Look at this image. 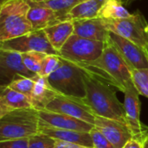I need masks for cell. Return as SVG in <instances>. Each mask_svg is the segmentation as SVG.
<instances>
[{
  "label": "cell",
  "instance_id": "cell-1",
  "mask_svg": "<svg viewBox=\"0 0 148 148\" xmlns=\"http://www.w3.org/2000/svg\"><path fill=\"white\" fill-rule=\"evenodd\" d=\"M77 65L88 74L116 88L122 93L126 87L133 82L132 69L108 42H107L101 56L97 60Z\"/></svg>",
  "mask_w": 148,
  "mask_h": 148
},
{
  "label": "cell",
  "instance_id": "cell-2",
  "mask_svg": "<svg viewBox=\"0 0 148 148\" xmlns=\"http://www.w3.org/2000/svg\"><path fill=\"white\" fill-rule=\"evenodd\" d=\"M84 81L86 95L82 100L93 114L95 116L117 121L127 126L124 106L117 98L114 87L87 72Z\"/></svg>",
  "mask_w": 148,
  "mask_h": 148
},
{
  "label": "cell",
  "instance_id": "cell-3",
  "mask_svg": "<svg viewBox=\"0 0 148 148\" xmlns=\"http://www.w3.org/2000/svg\"><path fill=\"white\" fill-rule=\"evenodd\" d=\"M29 8L28 0H10L0 4V42L33 31L28 18Z\"/></svg>",
  "mask_w": 148,
  "mask_h": 148
},
{
  "label": "cell",
  "instance_id": "cell-4",
  "mask_svg": "<svg viewBox=\"0 0 148 148\" xmlns=\"http://www.w3.org/2000/svg\"><path fill=\"white\" fill-rule=\"evenodd\" d=\"M39 133L38 111L18 109L0 118V141L29 138Z\"/></svg>",
  "mask_w": 148,
  "mask_h": 148
},
{
  "label": "cell",
  "instance_id": "cell-5",
  "mask_svg": "<svg viewBox=\"0 0 148 148\" xmlns=\"http://www.w3.org/2000/svg\"><path fill=\"white\" fill-rule=\"evenodd\" d=\"M85 74L82 67L61 57L59 68L47 78L57 93L83 99L86 95Z\"/></svg>",
  "mask_w": 148,
  "mask_h": 148
},
{
  "label": "cell",
  "instance_id": "cell-6",
  "mask_svg": "<svg viewBox=\"0 0 148 148\" xmlns=\"http://www.w3.org/2000/svg\"><path fill=\"white\" fill-rule=\"evenodd\" d=\"M107 42L95 41L73 34L59 51V56L76 64H85L97 60L102 54Z\"/></svg>",
  "mask_w": 148,
  "mask_h": 148
},
{
  "label": "cell",
  "instance_id": "cell-7",
  "mask_svg": "<svg viewBox=\"0 0 148 148\" xmlns=\"http://www.w3.org/2000/svg\"><path fill=\"white\" fill-rule=\"evenodd\" d=\"M105 21L109 31L134 42L143 49L148 46V24L140 11L132 14L127 18Z\"/></svg>",
  "mask_w": 148,
  "mask_h": 148
},
{
  "label": "cell",
  "instance_id": "cell-8",
  "mask_svg": "<svg viewBox=\"0 0 148 148\" xmlns=\"http://www.w3.org/2000/svg\"><path fill=\"white\" fill-rule=\"evenodd\" d=\"M0 49L16 51L21 54L36 51L59 56V52L52 47L43 29L33 30L21 36L0 42Z\"/></svg>",
  "mask_w": 148,
  "mask_h": 148
},
{
  "label": "cell",
  "instance_id": "cell-9",
  "mask_svg": "<svg viewBox=\"0 0 148 148\" xmlns=\"http://www.w3.org/2000/svg\"><path fill=\"white\" fill-rule=\"evenodd\" d=\"M36 75L27 69L21 53L0 49V88L23 77L34 78Z\"/></svg>",
  "mask_w": 148,
  "mask_h": 148
},
{
  "label": "cell",
  "instance_id": "cell-10",
  "mask_svg": "<svg viewBox=\"0 0 148 148\" xmlns=\"http://www.w3.org/2000/svg\"><path fill=\"white\" fill-rule=\"evenodd\" d=\"M124 111L127 126L133 137L145 140L148 134L147 129L140 121L141 102L140 94L133 82L129 83L124 90Z\"/></svg>",
  "mask_w": 148,
  "mask_h": 148
},
{
  "label": "cell",
  "instance_id": "cell-11",
  "mask_svg": "<svg viewBox=\"0 0 148 148\" xmlns=\"http://www.w3.org/2000/svg\"><path fill=\"white\" fill-rule=\"evenodd\" d=\"M43 110L64 114L94 125L95 115L90 108L81 98L58 94Z\"/></svg>",
  "mask_w": 148,
  "mask_h": 148
},
{
  "label": "cell",
  "instance_id": "cell-12",
  "mask_svg": "<svg viewBox=\"0 0 148 148\" xmlns=\"http://www.w3.org/2000/svg\"><path fill=\"white\" fill-rule=\"evenodd\" d=\"M108 42L111 43L132 69H148V55L146 49L112 32H108Z\"/></svg>",
  "mask_w": 148,
  "mask_h": 148
},
{
  "label": "cell",
  "instance_id": "cell-13",
  "mask_svg": "<svg viewBox=\"0 0 148 148\" xmlns=\"http://www.w3.org/2000/svg\"><path fill=\"white\" fill-rule=\"evenodd\" d=\"M39 127H51L64 130H72L89 133L94 125L74 118L72 116L50 112L48 110H39Z\"/></svg>",
  "mask_w": 148,
  "mask_h": 148
},
{
  "label": "cell",
  "instance_id": "cell-14",
  "mask_svg": "<svg viewBox=\"0 0 148 148\" xmlns=\"http://www.w3.org/2000/svg\"><path fill=\"white\" fill-rule=\"evenodd\" d=\"M94 127L97 128L115 148H122L129 140L133 138V135L127 126L112 119L95 116Z\"/></svg>",
  "mask_w": 148,
  "mask_h": 148
},
{
  "label": "cell",
  "instance_id": "cell-15",
  "mask_svg": "<svg viewBox=\"0 0 148 148\" xmlns=\"http://www.w3.org/2000/svg\"><path fill=\"white\" fill-rule=\"evenodd\" d=\"M74 23V34L81 37L108 42L109 30L107 28L106 21L101 17H95L91 19L76 20Z\"/></svg>",
  "mask_w": 148,
  "mask_h": 148
},
{
  "label": "cell",
  "instance_id": "cell-16",
  "mask_svg": "<svg viewBox=\"0 0 148 148\" xmlns=\"http://www.w3.org/2000/svg\"><path fill=\"white\" fill-rule=\"evenodd\" d=\"M30 108L31 101L24 95L8 86L0 88V118L15 110Z\"/></svg>",
  "mask_w": 148,
  "mask_h": 148
},
{
  "label": "cell",
  "instance_id": "cell-17",
  "mask_svg": "<svg viewBox=\"0 0 148 148\" xmlns=\"http://www.w3.org/2000/svg\"><path fill=\"white\" fill-rule=\"evenodd\" d=\"M58 94L50 85L47 77L37 75L35 77V85L30 98L32 107L37 111L43 110Z\"/></svg>",
  "mask_w": 148,
  "mask_h": 148
},
{
  "label": "cell",
  "instance_id": "cell-18",
  "mask_svg": "<svg viewBox=\"0 0 148 148\" xmlns=\"http://www.w3.org/2000/svg\"><path fill=\"white\" fill-rule=\"evenodd\" d=\"M29 3L30 8L28 13V18L32 25L33 30H42L60 22L58 15L54 10L31 2Z\"/></svg>",
  "mask_w": 148,
  "mask_h": 148
},
{
  "label": "cell",
  "instance_id": "cell-19",
  "mask_svg": "<svg viewBox=\"0 0 148 148\" xmlns=\"http://www.w3.org/2000/svg\"><path fill=\"white\" fill-rule=\"evenodd\" d=\"M39 133L46 134L56 140L81 144L93 148V142L89 133L72 130L57 129L51 127H39Z\"/></svg>",
  "mask_w": 148,
  "mask_h": 148
},
{
  "label": "cell",
  "instance_id": "cell-20",
  "mask_svg": "<svg viewBox=\"0 0 148 148\" xmlns=\"http://www.w3.org/2000/svg\"><path fill=\"white\" fill-rule=\"evenodd\" d=\"M52 47L59 52L74 34L73 21H62L43 29Z\"/></svg>",
  "mask_w": 148,
  "mask_h": 148
},
{
  "label": "cell",
  "instance_id": "cell-21",
  "mask_svg": "<svg viewBox=\"0 0 148 148\" xmlns=\"http://www.w3.org/2000/svg\"><path fill=\"white\" fill-rule=\"evenodd\" d=\"M107 0H85L72 9L62 21H76L98 17L99 12Z\"/></svg>",
  "mask_w": 148,
  "mask_h": 148
},
{
  "label": "cell",
  "instance_id": "cell-22",
  "mask_svg": "<svg viewBox=\"0 0 148 148\" xmlns=\"http://www.w3.org/2000/svg\"><path fill=\"white\" fill-rule=\"evenodd\" d=\"M131 15L121 0H107L100 10L98 17L105 20H118L127 18Z\"/></svg>",
  "mask_w": 148,
  "mask_h": 148
},
{
  "label": "cell",
  "instance_id": "cell-23",
  "mask_svg": "<svg viewBox=\"0 0 148 148\" xmlns=\"http://www.w3.org/2000/svg\"><path fill=\"white\" fill-rule=\"evenodd\" d=\"M83 1L85 0H51V1L41 2V3H34V2L31 3L54 10L57 13L60 22H62L63 17L72 9H74L76 5L82 3Z\"/></svg>",
  "mask_w": 148,
  "mask_h": 148
},
{
  "label": "cell",
  "instance_id": "cell-24",
  "mask_svg": "<svg viewBox=\"0 0 148 148\" xmlns=\"http://www.w3.org/2000/svg\"><path fill=\"white\" fill-rule=\"evenodd\" d=\"M46 56L47 54L45 53L36 52V51L27 52V53L22 54L23 61L25 66L27 67V69L36 75H39L42 62Z\"/></svg>",
  "mask_w": 148,
  "mask_h": 148
},
{
  "label": "cell",
  "instance_id": "cell-25",
  "mask_svg": "<svg viewBox=\"0 0 148 148\" xmlns=\"http://www.w3.org/2000/svg\"><path fill=\"white\" fill-rule=\"evenodd\" d=\"M132 80L139 94L148 99V69H132Z\"/></svg>",
  "mask_w": 148,
  "mask_h": 148
},
{
  "label": "cell",
  "instance_id": "cell-26",
  "mask_svg": "<svg viewBox=\"0 0 148 148\" xmlns=\"http://www.w3.org/2000/svg\"><path fill=\"white\" fill-rule=\"evenodd\" d=\"M34 85H35V77L34 78L23 77L21 79L16 80L15 82L10 83L8 87L24 95L30 100Z\"/></svg>",
  "mask_w": 148,
  "mask_h": 148
},
{
  "label": "cell",
  "instance_id": "cell-27",
  "mask_svg": "<svg viewBox=\"0 0 148 148\" xmlns=\"http://www.w3.org/2000/svg\"><path fill=\"white\" fill-rule=\"evenodd\" d=\"M61 64V56L58 55H47L42 62L41 71L38 75L49 77L54 73Z\"/></svg>",
  "mask_w": 148,
  "mask_h": 148
},
{
  "label": "cell",
  "instance_id": "cell-28",
  "mask_svg": "<svg viewBox=\"0 0 148 148\" xmlns=\"http://www.w3.org/2000/svg\"><path fill=\"white\" fill-rule=\"evenodd\" d=\"M56 140L38 133L29 138V148H55Z\"/></svg>",
  "mask_w": 148,
  "mask_h": 148
},
{
  "label": "cell",
  "instance_id": "cell-29",
  "mask_svg": "<svg viewBox=\"0 0 148 148\" xmlns=\"http://www.w3.org/2000/svg\"><path fill=\"white\" fill-rule=\"evenodd\" d=\"M89 134L92 139L93 148H115L114 146L95 127L90 130Z\"/></svg>",
  "mask_w": 148,
  "mask_h": 148
},
{
  "label": "cell",
  "instance_id": "cell-30",
  "mask_svg": "<svg viewBox=\"0 0 148 148\" xmlns=\"http://www.w3.org/2000/svg\"><path fill=\"white\" fill-rule=\"evenodd\" d=\"M0 148H29V138L0 141Z\"/></svg>",
  "mask_w": 148,
  "mask_h": 148
},
{
  "label": "cell",
  "instance_id": "cell-31",
  "mask_svg": "<svg viewBox=\"0 0 148 148\" xmlns=\"http://www.w3.org/2000/svg\"><path fill=\"white\" fill-rule=\"evenodd\" d=\"M144 140L143 139L133 137L129 140L122 148H144Z\"/></svg>",
  "mask_w": 148,
  "mask_h": 148
},
{
  "label": "cell",
  "instance_id": "cell-32",
  "mask_svg": "<svg viewBox=\"0 0 148 148\" xmlns=\"http://www.w3.org/2000/svg\"><path fill=\"white\" fill-rule=\"evenodd\" d=\"M55 148H91L81 144L72 143V142H66L61 140H56Z\"/></svg>",
  "mask_w": 148,
  "mask_h": 148
},
{
  "label": "cell",
  "instance_id": "cell-33",
  "mask_svg": "<svg viewBox=\"0 0 148 148\" xmlns=\"http://www.w3.org/2000/svg\"><path fill=\"white\" fill-rule=\"evenodd\" d=\"M135 1H137V0H121V2L124 3L125 6H127V5H129V4H131V3H134Z\"/></svg>",
  "mask_w": 148,
  "mask_h": 148
},
{
  "label": "cell",
  "instance_id": "cell-34",
  "mask_svg": "<svg viewBox=\"0 0 148 148\" xmlns=\"http://www.w3.org/2000/svg\"><path fill=\"white\" fill-rule=\"evenodd\" d=\"M144 148H148V134L144 140Z\"/></svg>",
  "mask_w": 148,
  "mask_h": 148
},
{
  "label": "cell",
  "instance_id": "cell-35",
  "mask_svg": "<svg viewBox=\"0 0 148 148\" xmlns=\"http://www.w3.org/2000/svg\"><path fill=\"white\" fill-rule=\"evenodd\" d=\"M29 2H34V3H41V2H47V1H51V0H28Z\"/></svg>",
  "mask_w": 148,
  "mask_h": 148
},
{
  "label": "cell",
  "instance_id": "cell-36",
  "mask_svg": "<svg viewBox=\"0 0 148 148\" xmlns=\"http://www.w3.org/2000/svg\"><path fill=\"white\" fill-rule=\"evenodd\" d=\"M8 1H10V0H0V4H3V3H4L5 2H8Z\"/></svg>",
  "mask_w": 148,
  "mask_h": 148
},
{
  "label": "cell",
  "instance_id": "cell-37",
  "mask_svg": "<svg viewBox=\"0 0 148 148\" xmlns=\"http://www.w3.org/2000/svg\"><path fill=\"white\" fill-rule=\"evenodd\" d=\"M146 50H147V55H148V46L146 48Z\"/></svg>",
  "mask_w": 148,
  "mask_h": 148
},
{
  "label": "cell",
  "instance_id": "cell-38",
  "mask_svg": "<svg viewBox=\"0 0 148 148\" xmlns=\"http://www.w3.org/2000/svg\"><path fill=\"white\" fill-rule=\"evenodd\" d=\"M147 33H148V26H147Z\"/></svg>",
  "mask_w": 148,
  "mask_h": 148
}]
</instances>
